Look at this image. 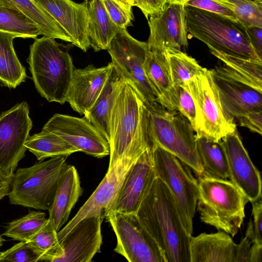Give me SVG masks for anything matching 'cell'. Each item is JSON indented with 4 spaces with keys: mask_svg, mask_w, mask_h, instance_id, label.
I'll return each mask as SVG.
<instances>
[{
    "mask_svg": "<svg viewBox=\"0 0 262 262\" xmlns=\"http://www.w3.org/2000/svg\"><path fill=\"white\" fill-rule=\"evenodd\" d=\"M137 214L161 250L166 262H190L191 235L165 184L156 177Z\"/></svg>",
    "mask_w": 262,
    "mask_h": 262,
    "instance_id": "obj_1",
    "label": "cell"
},
{
    "mask_svg": "<svg viewBox=\"0 0 262 262\" xmlns=\"http://www.w3.org/2000/svg\"><path fill=\"white\" fill-rule=\"evenodd\" d=\"M147 103L128 80L116 99L110 121V162L125 155L142 154L152 145L148 133Z\"/></svg>",
    "mask_w": 262,
    "mask_h": 262,
    "instance_id": "obj_2",
    "label": "cell"
},
{
    "mask_svg": "<svg viewBox=\"0 0 262 262\" xmlns=\"http://www.w3.org/2000/svg\"><path fill=\"white\" fill-rule=\"evenodd\" d=\"M35 88L48 102L63 104L75 67L66 47L43 36L30 46L27 59Z\"/></svg>",
    "mask_w": 262,
    "mask_h": 262,
    "instance_id": "obj_3",
    "label": "cell"
},
{
    "mask_svg": "<svg viewBox=\"0 0 262 262\" xmlns=\"http://www.w3.org/2000/svg\"><path fill=\"white\" fill-rule=\"evenodd\" d=\"M185 11L188 33L206 44L211 53L262 61L238 21L189 6L185 5Z\"/></svg>",
    "mask_w": 262,
    "mask_h": 262,
    "instance_id": "obj_4",
    "label": "cell"
},
{
    "mask_svg": "<svg viewBox=\"0 0 262 262\" xmlns=\"http://www.w3.org/2000/svg\"><path fill=\"white\" fill-rule=\"evenodd\" d=\"M198 177L200 220L234 237L243 223L249 200L230 180L204 174Z\"/></svg>",
    "mask_w": 262,
    "mask_h": 262,
    "instance_id": "obj_5",
    "label": "cell"
},
{
    "mask_svg": "<svg viewBox=\"0 0 262 262\" xmlns=\"http://www.w3.org/2000/svg\"><path fill=\"white\" fill-rule=\"evenodd\" d=\"M148 133L154 145L168 151L199 177L203 169L197 149L196 134L189 121L179 111L157 102L147 104Z\"/></svg>",
    "mask_w": 262,
    "mask_h": 262,
    "instance_id": "obj_6",
    "label": "cell"
},
{
    "mask_svg": "<svg viewBox=\"0 0 262 262\" xmlns=\"http://www.w3.org/2000/svg\"><path fill=\"white\" fill-rule=\"evenodd\" d=\"M66 157L40 161L14 173L9 203L24 207L49 210L53 203L61 176L68 164Z\"/></svg>",
    "mask_w": 262,
    "mask_h": 262,
    "instance_id": "obj_7",
    "label": "cell"
},
{
    "mask_svg": "<svg viewBox=\"0 0 262 262\" xmlns=\"http://www.w3.org/2000/svg\"><path fill=\"white\" fill-rule=\"evenodd\" d=\"M152 158L156 177L165 184L172 194L183 225L192 235L198 196V180L187 165L171 153L154 145Z\"/></svg>",
    "mask_w": 262,
    "mask_h": 262,
    "instance_id": "obj_8",
    "label": "cell"
},
{
    "mask_svg": "<svg viewBox=\"0 0 262 262\" xmlns=\"http://www.w3.org/2000/svg\"><path fill=\"white\" fill-rule=\"evenodd\" d=\"M192 96L196 109V136L220 141L236 129L235 121L224 113L209 70L182 85Z\"/></svg>",
    "mask_w": 262,
    "mask_h": 262,
    "instance_id": "obj_9",
    "label": "cell"
},
{
    "mask_svg": "<svg viewBox=\"0 0 262 262\" xmlns=\"http://www.w3.org/2000/svg\"><path fill=\"white\" fill-rule=\"evenodd\" d=\"M105 217L117 238L114 249L116 253L129 262H166L158 245L137 213L110 211Z\"/></svg>",
    "mask_w": 262,
    "mask_h": 262,
    "instance_id": "obj_10",
    "label": "cell"
},
{
    "mask_svg": "<svg viewBox=\"0 0 262 262\" xmlns=\"http://www.w3.org/2000/svg\"><path fill=\"white\" fill-rule=\"evenodd\" d=\"M107 50L112 62L135 87L146 103L158 102V95L144 68L148 50L146 42L134 38L126 29H121Z\"/></svg>",
    "mask_w": 262,
    "mask_h": 262,
    "instance_id": "obj_11",
    "label": "cell"
},
{
    "mask_svg": "<svg viewBox=\"0 0 262 262\" xmlns=\"http://www.w3.org/2000/svg\"><path fill=\"white\" fill-rule=\"evenodd\" d=\"M223 110L231 120L252 111H262V89L225 65L210 69Z\"/></svg>",
    "mask_w": 262,
    "mask_h": 262,
    "instance_id": "obj_12",
    "label": "cell"
},
{
    "mask_svg": "<svg viewBox=\"0 0 262 262\" xmlns=\"http://www.w3.org/2000/svg\"><path fill=\"white\" fill-rule=\"evenodd\" d=\"M26 101L0 115V173L12 177L18 162L25 156V143L32 127Z\"/></svg>",
    "mask_w": 262,
    "mask_h": 262,
    "instance_id": "obj_13",
    "label": "cell"
},
{
    "mask_svg": "<svg viewBox=\"0 0 262 262\" xmlns=\"http://www.w3.org/2000/svg\"><path fill=\"white\" fill-rule=\"evenodd\" d=\"M141 155H125L113 164L108 165L105 176L95 191L74 216L57 232L59 242L82 219L92 216L105 217V213L116 199L127 173Z\"/></svg>",
    "mask_w": 262,
    "mask_h": 262,
    "instance_id": "obj_14",
    "label": "cell"
},
{
    "mask_svg": "<svg viewBox=\"0 0 262 262\" xmlns=\"http://www.w3.org/2000/svg\"><path fill=\"white\" fill-rule=\"evenodd\" d=\"M42 128L60 137L79 151L97 158L110 155L108 141L84 117L55 114Z\"/></svg>",
    "mask_w": 262,
    "mask_h": 262,
    "instance_id": "obj_15",
    "label": "cell"
},
{
    "mask_svg": "<svg viewBox=\"0 0 262 262\" xmlns=\"http://www.w3.org/2000/svg\"><path fill=\"white\" fill-rule=\"evenodd\" d=\"M149 50L185 52L188 45L185 5L166 3L158 15L149 17Z\"/></svg>",
    "mask_w": 262,
    "mask_h": 262,
    "instance_id": "obj_16",
    "label": "cell"
},
{
    "mask_svg": "<svg viewBox=\"0 0 262 262\" xmlns=\"http://www.w3.org/2000/svg\"><path fill=\"white\" fill-rule=\"evenodd\" d=\"M104 217L92 216L77 223L59 242L51 262H90L100 252Z\"/></svg>",
    "mask_w": 262,
    "mask_h": 262,
    "instance_id": "obj_17",
    "label": "cell"
},
{
    "mask_svg": "<svg viewBox=\"0 0 262 262\" xmlns=\"http://www.w3.org/2000/svg\"><path fill=\"white\" fill-rule=\"evenodd\" d=\"M156 178L151 145L141 155L128 170L107 212L115 211L136 213Z\"/></svg>",
    "mask_w": 262,
    "mask_h": 262,
    "instance_id": "obj_18",
    "label": "cell"
},
{
    "mask_svg": "<svg viewBox=\"0 0 262 262\" xmlns=\"http://www.w3.org/2000/svg\"><path fill=\"white\" fill-rule=\"evenodd\" d=\"M251 242L245 236L235 243L229 234L218 230L191 238L190 262H249Z\"/></svg>",
    "mask_w": 262,
    "mask_h": 262,
    "instance_id": "obj_19",
    "label": "cell"
},
{
    "mask_svg": "<svg viewBox=\"0 0 262 262\" xmlns=\"http://www.w3.org/2000/svg\"><path fill=\"white\" fill-rule=\"evenodd\" d=\"M229 171L230 180L251 203L261 199V180L237 130L221 140Z\"/></svg>",
    "mask_w": 262,
    "mask_h": 262,
    "instance_id": "obj_20",
    "label": "cell"
},
{
    "mask_svg": "<svg viewBox=\"0 0 262 262\" xmlns=\"http://www.w3.org/2000/svg\"><path fill=\"white\" fill-rule=\"evenodd\" d=\"M62 27L72 45L86 52L91 47L88 19L83 3L72 0H33Z\"/></svg>",
    "mask_w": 262,
    "mask_h": 262,
    "instance_id": "obj_21",
    "label": "cell"
},
{
    "mask_svg": "<svg viewBox=\"0 0 262 262\" xmlns=\"http://www.w3.org/2000/svg\"><path fill=\"white\" fill-rule=\"evenodd\" d=\"M113 66L111 62L100 68L90 64L75 68L66 100L74 111L81 115L86 114L100 93Z\"/></svg>",
    "mask_w": 262,
    "mask_h": 262,
    "instance_id": "obj_22",
    "label": "cell"
},
{
    "mask_svg": "<svg viewBox=\"0 0 262 262\" xmlns=\"http://www.w3.org/2000/svg\"><path fill=\"white\" fill-rule=\"evenodd\" d=\"M82 192L76 168L68 164L61 176L53 203L48 210V219L57 232L67 222Z\"/></svg>",
    "mask_w": 262,
    "mask_h": 262,
    "instance_id": "obj_23",
    "label": "cell"
},
{
    "mask_svg": "<svg viewBox=\"0 0 262 262\" xmlns=\"http://www.w3.org/2000/svg\"><path fill=\"white\" fill-rule=\"evenodd\" d=\"M126 79L114 64L104 85L95 103L84 118L94 125L108 141L110 121L113 108Z\"/></svg>",
    "mask_w": 262,
    "mask_h": 262,
    "instance_id": "obj_24",
    "label": "cell"
},
{
    "mask_svg": "<svg viewBox=\"0 0 262 262\" xmlns=\"http://www.w3.org/2000/svg\"><path fill=\"white\" fill-rule=\"evenodd\" d=\"M88 19L91 47L95 51L107 50L121 30L110 17L102 0H84Z\"/></svg>",
    "mask_w": 262,
    "mask_h": 262,
    "instance_id": "obj_25",
    "label": "cell"
},
{
    "mask_svg": "<svg viewBox=\"0 0 262 262\" xmlns=\"http://www.w3.org/2000/svg\"><path fill=\"white\" fill-rule=\"evenodd\" d=\"M144 68L148 79L158 95V103L172 110L174 88L165 51L148 50Z\"/></svg>",
    "mask_w": 262,
    "mask_h": 262,
    "instance_id": "obj_26",
    "label": "cell"
},
{
    "mask_svg": "<svg viewBox=\"0 0 262 262\" xmlns=\"http://www.w3.org/2000/svg\"><path fill=\"white\" fill-rule=\"evenodd\" d=\"M17 35L0 31V84L16 88L27 78L25 68L19 61L13 42Z\"/></svg>",
    "mask_w": 262,
    "mask_h": 262,
    "instance_id": "obj_27",
    "label": "cell"
},
{
    "mask_svg": "<svg viewBox=\"0 0 262 262\" xmlns=\"http://www.w3.org/2000/svg\"><path fill=\"white\" fill-rule=\"evenodd\" d=\"M196 137L197 149L203 169L202 174L229 179L228 164L221 140L215 141L203 136Z\"/></svg>",
    "mask_w": 262,
    "mask_h": 262,
    "instance_id": "obj_28",
    "label": "cell"
},
{
    "mask_svg": "<svg viewBox=\"0 0 262 262\" xmlns=\"http://www.w3.org/2000/svg\"><path fill=\"white\" fill-rule=\"evenodd\" d=\"M25 146L39 161L48 158H67L79 151L60 137L43 128L41 132L29 136Z\"/></svg>",
    "mask_w": 262,
    "mask_h": 262,
    "instance_id": "obj_29",
    "label": "cell"
},
{
    "mask_svg": "<svg viewBox=\"0 0 262 262\" xmlns=\"http://www.w3.org/2000/svg\"><path fill=\"white\" fill-rule=\"evenodd\" d=\"M16 7L39 28L41 34L72 44V40L62 27L33 0H10Z\"/></svg>",
    "mask_w": 262,
    "mask_h": 262,
    "instance_id": "obj_30",
    "label": "cell"
},
{
    "mask_svg": "<svg viewBox=\"0 0 262 262\" xmlns=\"http://www.w3.org/2000/svg\"><path fill=\"white\" fill-rule=\"evenodd\" d=\"M0 31L18 37L36 38L41 34L38 26L20 10L0 5Z\"/></svg>",
    "mask_w": 262,
    "mask_h": 262,
    "instance_id": "obj_31",
    "label": "cell"
},
{
    "mask_svg": "<svg viewBox=\"0 0 262 262\" xmlns=\"http://www.w3.org/2000/svg\"><path fill=\"white\" fill-rule=\"evenodd\" d=\"M165 53L173 88L182 85L206 70L184 52L165 50Z\"/></svg>",
    "mask_w": 262,
    "mask_h": 262,
    "instance_id": "obj_32",
    "label": "cell"
},
{
    "mask_svg": "<svg viewBox=\"0 0 262 262\" xmlns=\"http://www.w3.org/2000/svg\"><path fill=\"white\" fill-rule=\"evenodd\" d=\"M45 213L32 211L8 223L2 235L13 240L27 242L47 222Z\"/></svg>",
    "mask_w": 262,
    "mask_h": 262,
    "instance_id": "obj_33",
    "label": "cell"
},
{
    "mask_svg": "<svg viewBox=\"0 0 262 262\" xmlns=\"http://www.w3.org/2000/svg\"><path fill=\"white\" fill-rule=\"evenodd\" d=\"M229 9L245 28H262V6L252 0H214Z\"/></svg>",
    "mask_w": 262,
    "mask_h": 262,
    "instance_id": "obj_34",
    "label": "cell"
},
{
    "mask_svg": "<svg viewBox=\"0 0 262 262\" xmlns=\"http://www.w3.org/2000/svg\"><path fill=\"white\" fill-rule=\"evenodd\" d=\"M211 53L224 65L262 89V61L247 60L215 52Z\"/></svg>",
    "mask_w": 262,
    "mask_h": 262,
    "instance_id": "obj_35",
    "label": "cell"
},
{
    "mask_svg": "<svg viewBox=\"0 0 262 262\" xmlns=\"http://www.w3.org/2000/svg\"><path fill=\"white\" fill-rule=\"evenodd\" d=\"M57 232L48 219L46 224L28 241L43 255V261L51 262L57 253L59 242Z\"/></svg>",
    "mask_w": 262,
    "mask_h": 262,
    "instance_id": "obj_36",
    "label": "cell"
},
{
    "mask_svg": "<svg viewBox=\"0 0 262 262\" xmlns=\"http://www.w3.org/2000/svg\"><path fill=\"white\" fill-rule=\"evenodd\" d=\"M0 261H43V255L29 242L20 241L9 249L0 252Z\"/></svg>",
    "mask_w": 262,
    "mask_h": 262,
    "instance_id": "obj_37",
    "label": "cell"
},
{
    "mask_svg": "<svg viewBox=\"0 0 262 262\" xmlns=\"http://www.w3.org/2000/svg\"><path fill=\"white\" fill-rule=\"evenodd\" d=\"M171 107L172 110H177L182 114L189 121L194 130L195 106L190 94L183 85L174 88Z\"/></svg>",
    "mask_w": 262,
    "mask_h": 262,
    "instance_id": "obj_38",
    "label": "cell"
},
{
    "mask_svg": "<svg viewBox=\"0 0 262 262\" xmlns=\"http://www.w3.org/2000/svg\"><path fill=\"white\" fill-rule=\"evenodd\" d=\"M105 9L114 24L120 29H126L132 25L134 17L132 9L117 0H102Z\"/></svg>",
    "mask_w": 262,
    "mask_h": 262,
    "instance_id": "obj_39",
    "label": "cell"
},
{
    "mask_svg": "<svg viewBox=\"0 0 262 262\" xmlns=\"http://www.w3.org/2000/svg\"><path fill=\"white\" fill-rule=\"evenodd\" d=\"M184 5L237 21L234 14L229 9L214 0H188Z\"/></svg>",
    "mask_w": 262,
    "mask_h": 262,
    "instance_id": "obj_40",
    "label": "cell"
},
{
    "mask_svg": "<svg viewBox=\"0 0 262 262\" xmlns=\"http://www.w3.org/2000/svg\"><path fill=\"white\" fill-rule=\"evenodd\" d=\"M235 120L241 126L245 127L251 132L261 135L262 111H252L245 113Z\"/></svg>",
    "mask_w": 262,
    "mask_h": 262,
    "instance_id": "obj_41",
    "label": "cell"
},
{
    "mask_svg": "<svg viewBox=\"0 0 262 262\" xmlns=\"http://www.w3.org/2000/svg\"><path fill=\"white\" fill-rule=\"evenodd\" d=\"M166 3V0H134V6L138 7L147 20L160 13Z\"/></svg>",
    "mask_w": 262,
    "mask_h": 262,
    "instance_id": "obj_42",
    "label": "cell"
},
{
    "mask_svg": "<svg viewBox=\"0 0 262 262\" xmlns=\"http://www.w3.org/2000/svg\"><path fill=\"white\" fill-rule=\"evenodd\" d=\"M252 204V215L254 241L253 243L262 244V202L261 199L251 203Z\"/></svg>",
    "mask_w": 262,
    "mask_h": 262,
    "instance_id": "obj_43",
    "label": "cell"
},
{
    "mask_svg": "<svg viewBox=\"0 0 262 262\" xmlns=\"http://www.w3.org/2000/svg\"><path fill=\"white\" fill-rule=\"evenodd\" d=\"M246 30L252 48L262 59V28L251 26L246 28Z\"/></svg>",
    "mask_w": 262,
    "mask_h": 262,
    "instance_id": "obj_44",
    "label": "cell"
},
{
    "mask_svg": "<svg viewBox=\"0 0 262 262\" xmlns=\"http://www.w3.org/2000/svg\"><path fill=\"white\" fill-rule=\"evenodd\" d=\"M12 177L6 176L0 173V200L7 196L10 191Z\"/></svg>",
    "mask_w": 262,
    "mask_h": 262,
    "instance_id": "obj_45",
    "label": "cell"
},
{
    "mask_svg": "<svg viewBox=\"0 0 262 262\" xmlns=\"http://www.w3.org/2000/svg\"><path fill=\"white\" fill-rule=\"evenodd\" d=\"M262 244L253 243L249 252V262H261Z\"/></svg>",
    "mask_w": 262,
    "mask_h": 262,
    "instance_id": "obj_46",
    "label": "cell"
},
{
    "mask_svg": "<svg viewBox=\"0 0 262 262\" xmlns=\"http://www.w3.org/2000/svg\"><path fill=\"white\" fill-rule=\"evenodd\" d=\"M0 5L17 9L10 0H0Z\"/></svg>",
    "mask_w": 262,
    "mask_h": 262,
    "instance_id": "obj_47",
    "label": "cell"
},
{
    "mask_svg": "<svg viewBox=\"0 0 262 262\" xmlns=\"http://www.w3.org/2000/svg\"><path fill=\"white\" fill-rule=\"evenodd\" d=\"M122 4L125 5L129 8L132 9L134 6V0H117Z\"/></svg>",
    "mask_w": 262,
    "mask_h": 262,
    "instance_id": "obj_48",
    "label": "cell"
},
{
    "mask_svg": "<svg viewBox=\"0 0 262 262\" xmlns=\"http://www.w3.org/2000/svg\"><path fill=\"white\" fill-rule=\"evenodd\" d=\"M166 3H176L184 4L188 0H166Z\"/></svg>",
    "mask_w": 262,
    "mask_h": 262,
    "instance_id": "obj_49",
    "label": "cell"
},
{
    "mask_svg": "<svg viewBox=\"0 0 262 262\" xmlns=\"http://www.w3.org/2000/svg\"><path fill=\"white\" fill-rule=\"evenodd\" d=\"M5 239L2 237V235H0V248L2 246Z\"/></svg>",
    "mask_w": 262,
    "mask_h": 262,
    "instance_id": "obj_50",
    "label": "cell"
},
{
    "mask_svg": "<svg viewBox=\"0 0 262 262\" xmlns=\"http://www.w3.org/2000/svg\"><path fill=\"white\" fill-rule=\"evenodd\" d=\"M254 1L257 4L262 6V1L261 0H254Z\"/></svg>",
    "mask_w": 262,
    "mask_h": 262,
    "instance_id": "obj_51",
    "label": "cell"
}]
</instances>
